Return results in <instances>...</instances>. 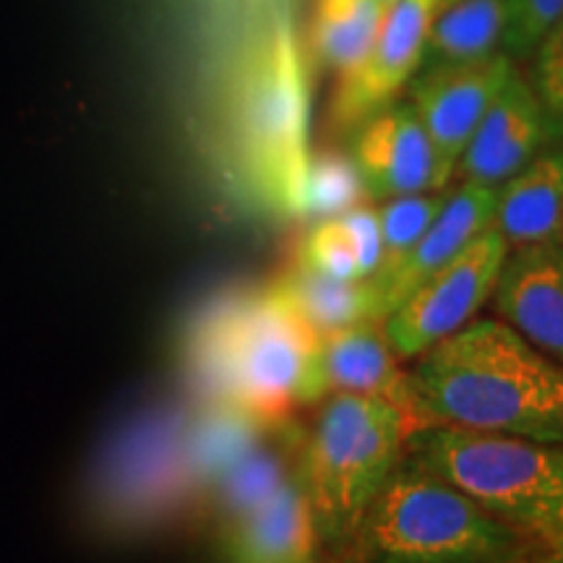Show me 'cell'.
<instances>
[{
    "mask_svg": "<svg viewBox=\"0 0 563 563\" xmlns=\"http://www.w3.org/2000/svg\"><path fill=\"white\" fill-rule=\"evenodd\" d=\"M407 384L433 422L563 441V365L504 321H470L422 352Z\"/></svg>",
    "mask_w": 563,
    "mask_h": 563,
    "instance_id": "obj_1",
    "label": "cell"
},
{
    "mask_svg": "<svg viewBox=\"0 0 563 563\" xmlns=\"http://www.w3.org/2000/svg\"><path fill=\"white\" fill-rule=\"evenodd\" d=\"M311 79L287 19L245 55L228 100V159L238 188L277 220L302 217L311 170Z\"/></svg>",
    "mask_w": 563,
    "mask_h": 563,
    "instance_id": "obj_2",
    "label": "cell"
},
{
    "mask_svg": "<svg viewBox=\"0 0 563 563\" xmlns=\"http://www.w3.org/2000/svg\"><path fill=\"white\" fill-rule=\"evenodd\" d=\"M319 336L274 285L214 300L194 321L186 363L207 402L235 405L279 428L300 405Z\"/></svg>",
    "mask_w": 563,
    "mask_h": 563,
    "instance_id": "obj_3",
    "label": "cell"
},
{
    "mask_svg": "<svg viewBox=\"0 0 563 563\" xmlns=\"http://www.w3.org/2000/svg\"><path fill=\"white\" fill-rule=\"evenodd\" d=\"M327 563H532V543L402 454Z\"/></svg>",
    "mask_w": 563,
    "mask_h": 563,
    "instance_id": "obj_4",
    "label": "cell"
},
{
    "mask_svg": "<svg viewBox=\"0 0 563 563\" xmlns=\"http://www.w3.org/2000/svg\"><path fill=\"white\" fill-rule=\"evenodd\" d=\"M405 456L522 532L532 545L563 532V441L431 422L407 439Z\"/></svg>",
    "mask_w": 563,
    "mask_h": 563,
    "instance_id": "obj_5",
    "label": "cell"
},
{
    "mask_svg": "<svg viewBox=\"0 0 563 563\" xmlns=\"http://www.w3.org/2000/svg\"><path fill=\"white\" fill-rule=\"evenodd\" d=\"M321 402L295 473L321 548H332L347 538L402 460L412 426L384 399L332 394Z\"/></svg>",
    "mask_w": 563,
    "mask_h": 563,
    "instance_id": "obj_6",
    "label": "cell"
},
{
    "mask_svg": "<svg viewBox=\"0 0 563 563\" xmlns=\"http://www.w3.org/2000/svg\"><path fill=\"white\" fill-rule=\"evenodd\" d=\"M199 493L186 454V422L178 415H152L112 443L95 511L108 532L144 534L170 525Z\"/></svg>",
    "mask_w": 563,
    "mask_h": 563,
    "instance_id": "obj_7",
    "label": "cell"
},
{
    "mask_svg": "<svg viewBox=\"0 0 563 563\" xmlns=\"http://www.w3.org/2000/svg\"><path fill=\"white\" fill-rule=\"evenodd\" d=\"M509 245L496 228L477 235L449 264L420 282L386 316L384 334L397 357H420L435 344L460 332L490 300L501 277Z\"/></svg>",
    "mask_w": 563,
    "mask_h": 563,
    "instance_id": "obj_8",
    "label": "cell"
},
{
    "mask_svg": "<svg viewBox=\"0 0 563 563\" xmlns=\"http://www.w3.org/2000/svg\"><path fill=\"white\" fill-rule=\"evenodd\" d=\"M439 5L441 0H397L389 5L363 60L336 79L329 102L334 133L350 136L368 118L397 102L399 91L418 74L422 45Z\"/></svg>",
    "mask_w": 563,
    "mask_h": 563,
    "instance_id": "obj_9",
    "label": "cell"
},
{
    "mask_svg": "<svg viewBox=\"0 0 563 563\" xmlns=\"http://www.w3.org/2000/svg\"><path fill=\"white\" fill-rule=\"evenodd\" d=\"M514 68L509 55L498 51L481 60L422 70L407 84L410 104L433 146L435 191H446L464 146Z\"/></svg>",
    "mask_w": 563,
    "mask_h": 563,
    "instance_id": "obj_10",
    "label": "cell"
},
{
    "mask_svg": "<svg viewBox=\"0 0 563 563\" xmlns=\"http://www.w3.org/2000/svg\"><path fill=\"white\" fill-rule=\"evenodd\" d=\"M332 394L384 399L405 415L412 433L433 422L407 384V373L399 368L397 352L378 321L319 336L300 384V405L321 402Z\"/></svg>",
    "mask_w": 563,
    "mask_h": 563,
    "instance_id": "obj_11",
    "label": "cell"
},
{
    "mask_svg": "<svg viewBox=\"0 0 563 563\" xmlns=\"http://www.w3.org/2000/svg\"><path fill=\"white\" fill-rule=\"evenodd\" d=\"M350 159L371 199L435 191L433 146L410 102H391L350 133Z\"/></svg>",
    "mask_w": 563,
    "mask_h": 563,
    "instance_id": "obj_12",
    "label": "cell"
},
{
    "mask_svg": "<svg viewBox=\"0 0 563 563\" xmlns=\"http://www.w3.org/2000/svg\"><path fill=\"white\" fill-rule=\"evenodd\" d=\"M545 146L543 110L527 76L514 68L464 146L456 170L467 183L501 188Z\"/></svg>",
    "mask_w": 563,
    "mask_h": 563,
    "instance_id": "obj_13",
    "label": "cell"
},
{
    "mask_svg": "<svg viewBox=\"0 0 563 563\" xmlns=\"http://www.w3.org/2000/svg\"><path fill=\"white\" fill-rule=\"evenodd\" d=\"M504 323L563 365V243H538L506 253L490 295Z\"/></svg>",
    "mask_w": 563,
    "mask_h": 563,
    "instance_id": "obj_14",
    "label": "cell"
},
{
    "mask_svg": "<svg viewBox=\"0 0 563 563\" xmlns=\"http://www.w3.org/2000/svg\"><path fill=\"white\" fill-rule=\"evenodd\" d=\"M498 188L477 186V183L464 180L454 194H446V201L431 228L422 232L415 249L402 258L391 274L384 279L371 282L376 292L378 319H386L394 308L410 295L422 279L439 272L449 264L456 253L467 249L477 235L493 228V214H496Z\"/></svg>",
    "mask_w": 563,
    "mask_h": 563,
    "instance_id": "obj_15",
    "label": "cell"
},
{
    "mask_svg": "<svg viewBox=\"0 0 563 563\" xmlns=\"http://www.w3.org/2000/svg\"><path fill=\"white\" fill-rule=\"evenodd\" d=\"M311 506L292 473L274 496L243 517L224 522V563H321Z\"/></svg>",
    "mask_w": 563,
    "mask_h": 563,
    "instance_id": "obj_16",
    "label": "cell"
},
{
    "mask_svg": "<svg viewBox=\"0 0 563 563\" xmlns=\"http://www.w3.org/2000/svg\"><path fill=\"white\" fill-rule=\"evenodd\" d=\"M493 228L514 249L561 241L563 150L545 146L498 188Z\"/></svg>",
    "mask_w": 563,
    "mask_h": 563,
    "instance_id": "obj_17",
    "label": "cell"
},
{
    "mask_svg": "<svg viewBox=\"0 0 563 563\" xmlns=\"http://www.w3.org/2000/svg\"><path fill=\"white\" fill-rule=\"evenodd\" d=\"M274 431L251 412L235 405L207 402V407L186 422V454L199 490H211L243 456L262 446L266 433Z\"/></svg>",
    "mask_w": 563,
    "mask_h": 563,
    "instance_id": "obj_18",
    "label": "cell"
},
{
    "mask_svg": "<svg viewBox=\"0 0 563 563\" xmlns=\"http://www.w3.org/2000/svg\"><path fill=\"white\" fill-rule=\"evenodd\" d=\"M316 336H327L365 321H382L368 279L342 282L292 264L272 282Z\"/></svg>",
    "mask_w": 563,
    "mask_h": 563,
    "instance_id": "obj_19",
    "label": "cell"
},
{
    "mask_svg": "<svg viewBox=\"0 0 563 563\" xmlns=\"http://www.w3.org/2000/svg\"><path fill=\"white\" fill-rule=\"evenodd\" d=\"M506 11L509 0H454L441 5L422 45L418 74L481 60L501 51Z\"/></svg>",
    "mask_w": 563,
    "mask_h": 563,
    "instance_id": "obj_20",
    "label": "cell"
},
{
    "mask_svg": "<svg viewBox=\"0 0 563 563\" xmlns=\"http://www.w3.org/2000/svg\"><path fill=\"white\" fill-rule=\"evenodd\" d=\"M389 11L382 0H316L311 53L321 68L347 74L363 60Z\"/></svg>",
    "mask_w": 563,
    "mask_h": 563,
    "instance_id": "obj_21",
    "label": "cell"
},
{
    "mask_svg": "<svg viewBox=\"0 0 563 563\" xmlns=\"http://www.w3.org/2000/svg\"><path fill=\"white\" fill-rule=\"evenodd\" d=\"M292 473L290 454L279 443L264 441L249 456H243L209 493L214 496L224 522H230V519L243 517L262 506Z\"/></svg>",
    "mask_w": 563,
    "mask_h": 563,
    "instance_id": "obj_22",
    "label": "cell"
},
{
    "mask_svg": "<svg viewBox=\"0 0 563 563\" xmlns=\"http://www.w3.org/2000/svg\"><path fill=\"white\" fill-rule=\"evenodd\" d=\"M443 201H446V191L433 194H410L397 196V199H386V203L378 209V222H382V241H384V256L378 272L373 274L371 282L384 279L402 264V258L415 249L420 241L422 232L431 228V222L439 214Z\"/></svg>",
    "mask_w": 563,
    "mask_h": 563,
    "instance_id": "obj_23",
    "label": "cell"
},
{
    "mask_svg": "<svg viewBox=\"0 0 563 563\" xmlns=\"http://www.w3.org/2000/svg\"><path fill=\"white\" fill-rule=\"evenodd\" d=\"M365 196L363 180L352 165L350 154L321 152L311 157V170L306 183V201H302V217H340L344 211L357 207Z\"/></svg>",
    "mask_w": 563,
    "mask_h": 563,
    "instance_id": "obj_24",
    "label": "cell"
},
{
    "mask_svg": "<svg viewBox=\"0 0 563 563\" xmlns=\"http://www.w3.org/2000/svg\"><path fill=\"white\" fill-rule=\"evenodd\" d=\"M530 87L545 118L548 146L563 150V19L532 51Z\"/></svg>",
    "mask_w": 563,
    "mask_h": 563,
    "instance_id": "obj_25",
    "label": "cell"
},
{
    "mask_svg": "<svg viewBox=\"0 0 563 563\" xmlns=\"http://www.w3.org/2000/svg\"><path fill=\"white\" fill-rule=\"evenodd\" d=\"M295 264L306 266L323 277L342 279V282H357L361 277V266H357L355 249L347 230L342 228L340 217H329V220H319L308 230L295 253Z\"/></svg>",
    "mask_w": 563,
    "mask_h": 563,
    "instance_id": "obj_26",
    "label": "cell"
},
{
    "mask_svg": "<svg viewBox=\"0 0 563 563\" xmlns=\"http://www.w3.org/2000/svg\"><path fill=\"white\" fill-rule=\"evenodd\" d=\"M561 19L563 0H509L501 53L511 60L527 58Z\"/></svg>",
    "mask_w": 563,
    "mask_h": 563,
    "instance_id": "obj_27",
    "label": "cell"
},
{
    "mask_svg": "<svg viewBox=\"0 0 563 563\" xmlns=\"http://www.w3.org/2000/svg\"><path fill=\"white\" fill-rule=\"evenodd\" d=\"M342 228L347 230L352 249H355L357 266H361V277L371 279L378 272L384 256L382 241V222H378V211L368 203H357L340 214Z\"/></svg>",
    "mask_w": 563,
    "mask_h": 563,
    "instance_id": "obj_28",
    "label": "cell"
},
{
    "mask_svg": "<svg viewBox=\"0 0 563 563\" xmlns=\"http://www.w3.org/2000/svg\"><path fill=\"white\" fill-rule=\"evenodd\" d=\"M532 563H563V532L532 545Z\"/></svg>",
    "mask_w": 563,
    "mask_h": 563,
    "instance_id": "obj_29",
    "label": "cell"
},
{
    "mask_svg": "<svg viewBox=\"0 0 563 563\" xmlns=\"http://www.w3.org/2000/svg\"><path fill=\"white\" fill-rule=\"evenodd\" d=\"M382 3H384V5H391V3H397V0H382Z\"/></svg>",
    "mask_w": 563,
    "mask_h": 563,
    "instance_id": "obj_30",
    "label": "cell"
},
{
    "mask_svg": "<svg viewBox=\"0 0 563 563\" xmlns=\"http://www.w3.org/2000/svg\"><path fill=\"white\" fill-rule=\"evenodd\" d=\"M449 3H454V0H441V5H449ZM441 5H439V9H441Z\"/></svg>",
    "mask_w": 563,
    "mask_h": 563,
    "instance_id": "obj_31",
    "label": "cell"
},
{
    "mask_svg": "<svg viewBox=\"0 0 563 563\" xmlns=\"http://www.w3.org/2000/svg\"><path fill=\"white\" fill-rule=\"evenodd\" d=\"M561 243H563V232H561Z\"/></svg>",
    "mask_w": 563,
    "mask_h": 563,
    "instance_id": "obj_32",
    "label": "cell"
}]
</instances>
